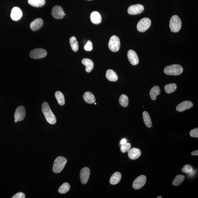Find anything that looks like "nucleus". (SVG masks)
<instances>
[{
  "instance_id": "1",
  "label": "nucleus",
  "mask_w": 198,
  "mask_h": 198,
  "mask_svg": "<svg viewBox=\"0 0 198 198\" xmlns=\"http://www.w3.org/2000/svg\"><path fill=\"white\" fill-rule=\"evenodd\" d=\"M42 111L46 120L49 124H54L56 122V119L53 113L48 104L44 102L42 105Z\"/></svg>"
},
{
  "instance_id": "2",
  "label": "nucleus",
  "mask_w": 198,
  "mask_h": 198,
  "mask_svg": "<svg viewBox=\"0 0 198 198\" xmlns=\"http://www.w3.org/2000/svg\"><path fill=\"white\" fill-rule=\"evenodd\" d=\"M164 72L167 75L177 76L182 73L183 68L181 65L178 64H173L167 66L164 69Z\"/></svg>"
},
{
  "instance_id": "3",
  "label": "nucleus",
  "mask_w": 198,
  "mask_h": 198,
  "mask_svg": "<svg viewBox=\"0 0 198 198\" xmlns=\"http://www.w3.org/2000/svg\"><path fill=\"white\" fill-rule=\"evenodd\" d=\"M67 160L63 156H58L55 160L53 164V170L55 173H60L65 166Z\"/></svg>"
},
{
  "instance_id": "4",
  "label": "nucleus",
  "mask_w": 198,
  "mask_h": 198,
  "mask_svg": "<svg viewBox=\"0 0 198 198\" xmlns=\"http://www.w3.org/2000/svg\"><path fill=\"white\" fill-rule=\"evenodd\" d=\"M182 22L180 18L177 15H174L170 18V27L171 32H177L180 30Z\"/></svg>"
},
{
  "instance_id": "5",
  "label": "nucleus",
  "mask_w": 198,
  "mask_h": 198,
  "mask_svg": "<svg viewBox=\"0 0 198 198\" xmlns=\"http://www.w3.org/2000/svg\"><path fill=\"white\" fill-rule=\"evenodd\" d=\"M108 47L112 52H117L119 50L120 47V42L118 36L113 35L111 37L108 43Z\"/></svg>"
},
{
  "instance_id": "6",
  "label": "nucleus",
  "mask_w": 198,
  "mask_h": 198,
  "mask_svg": "<svg viewBox=\"0 0 198 198\" xmlns=\"http://www.w3.org/2000/svg\"><path fill=\"white\" fill-rule=\"evenodd\" d=\"M151 25V21L148 18L141 19L137 24V29L139 32H144L149 28Z\"/></svg>"
},
{
  "instance_id": "7",
  "label": "nucleus",
  "mask_w": 198,
  "mask_h": 198,
  "mask_svg": "<svg viewBox=\"0 0 198 198\" xmlns=\"http://www.w3.org/2000/svg\"><path fill=\"white\" fill-rule=\"evenodd\" d=\"M47 51L45 50L42 48H38L31 51L29 54V56L31 58L37 59L44 58L47 56Z\"/></svg>"
},
{
  "instance_id": "8",
  "label": "nucleus",
  "mask_w": 198,
  "mask_h": 198,
  "mask_svg": "<svg viewBox=\"0 0 198 198\" xmlns=\"http://www.w3.org/2000/svg\"><path fill=\"white\" fill-rule=\"evenodd\" d=\"M146 181V178L145 175H141L138 177L134 181L133 187L135 189H139L144 186Z\"/></svg>"
},
{
  "instance_id": "9",
  "label": "nucleus",
  "mask_w": 198,
  "mask_h": 198,
  "mask_svg": "<svg viewBox=\"0 0 198 198\" xmlns=\"http://www.w3.org/2000/svg\"><path fill=\"white\" fill-rule=\"evenodd\" d=\"M144 10V6L141 4L133 5L128 9V13L131 15H137L141 13Z\"/></svg>"
},
{
  "instance_id": "10",
  "label": "nucleus",
  "mask_w": 198,
  "mask_h": 198,
  "mask_svg": "<svg viewBox=\"0 0 198 198\" xmlns=\"http://www.w3.org/2000/svg\"><path fill=\"white\" fill-rule=\"evenodd\" d=\"M51 14L53 17L56 19H61L65 15L62 7L58 5L53 7Z\"/></svg>"
},
{
  "instance_id": "11",
  "label": "nucleus",
  "mask_w": 198,
  "mask_h": 198,
  "mask_svg": "<svg viewBox=\"0 0 198 198\" xmlns=\"http://www.w3.org/2000/svg\"><path fill=\"white\" fill-rule=\"evenodd\" d=\"M25 116V109L23 106H18L16 108L14 115L15 120L21 121L24 120Z\"/></svg>"
},
{
  "instance_id": "12",
  "label": "nucleus",
  "mask_w": 198,
  "mask_h": 198,
  "mask_svg": "<svg viewBox=\"0 0 198 198\" xmlns=\"http://www.w3.org/2000/svg\"><path fill=\"white\" fill-rule=\"evenodd\" d=\"M90 175L89 168L87 167L82 168L80 172V178L82 184H85L89 179Z\"/></svg>"
},
{
  "instance_id": "13",
  "label": "nucleus",
  "mask_w": 198,
  "mask_h": 198,
  "mask_svg": "<svg viewBox=\"0 0 198 198\" xmlns=\"http://www.w3.org/2000/svg\"><path fill=\"white\" fill-rule=\"evenodd\" d=\"M127 57L128 60L132 65H136L138 64V57L136 53L133 50H130L128 51Z\"/></svg>"
},
{
  "instance_id": "14",
  "label": "nucleus",
  "mask_w": 198,
  "mask_h": 198,
  "mask_svg": "<svg viewBox=\"0 0 198 198\" xmlns=\"http://www.w3.org/2000/svg\"><path fill=\"white\" fill-rule=\"evenodd\" d=\"M193 106V104L190 101H184L181 103L176 107V109L179 112H183L189 109Z\"/></svg>"
},
{
  "instance_id": "15",
  "label": "nucleus",
  "mask_w": 198,
  "mask_h": 198,
  "mask_svg": "<svg viewBox=\"0 0 198 198\" xmlns=\"http://www.w3.org/2000/svg\"><path fill=\"white\" fill-rule=\"evenodd\" d=\"M22 15V11L19 7H15L13 8L10 14L11 17L13 20L18 21L21 18Z\"/></svg>"
},
{
  "instance_id": "16",
  "label": "nucleus",
  "mask_w": 198,
  "mask_h": 198,
  "mask_svg": "<svg viewBox=\"0 0 198 198\" xmlns=\"http://www.w3.org/2000/svg\"><path fill=\"white\" fill-rule=\"evenodd\" d=\"M141 155V152L140 150L137 148H132L128 151V157L131 160H135L138 158Z\"/></svg>"
},
{
  "instance_id": "17",
  "label": "nucleus",
  "mask_w": 198,
  "mask_h": 198,
  "mask_svg": "<svg viewBox=\"0 0 198 198\" xmlns=\"http://www.w3.org/2000/svg\"><path fill=\"white\" fill-rule=\"evenodd\" d=\"M43 24V20L40 18L35 19L30 24V28L33 31L38 30L42 27Z\"/></svg>"
},
{
  "instance_id": "18",
  "label": "nucleus",
  "mask_w": 198,
  "mask_h": 198,
  "mask_svg": "<svg viewBox=\"0 0 198 198\" xmlns=\"http://www.w3.org/2000/svg\"><path fill=\"white\" fill-rule=\"evenodd\" d=\"M91 21L95 24H99L102 21V17L101 14L97 11H94L90 15Z\"/></svg>"
},
{
  "instance_id": "19",
  "label": "nucleus",
  "mask_w": 198,
  "mask_h": 198,
  "mask_svg": "<svg viewBox=\"0 0 198 198\" xmlns=\"http://www.w3.org/2000/svg\"><path fill=\"white\" fill-rule=\"evenodd\" d=\"M82 63L86 66V71L88 73L91 72L94 66L92 61L89 58H84L82 60Z\"/></svg>"
},
{
  "instance_id": "20",
  "label": "nucleus",
  "mask_w": 198,
  "mask_h": 198,
  "mask_svg": "<svg viewBox=\"0 0 198 198\" xmlns=\"http://www.w3.org/2000/svg\"><path fill=\"white\" fill-rule=\"evenodd\" d=\"M106 76L108 80L111 82H116L118 80L116 73L112 69H108L106 71Z\"/></svg>"
},
{
  "instance_id": "21",
  "label": "nucleus",
  "mask_w": 198,
  "mask_h": 198,
  "mask_svg": "<svg viewBox=\"0 0 198 198\" xmlns=\"http://www.w3.org/2000/svg\"><path fill=\"white\" fill-rule=\"evenodd\" d=\"M160 93V89L159 86H156L152 87L150 90L149 94L152 100H155L156 99L157 95Z\"/></svg>"
},
{
  "instance_id": "22",
  "label": "nucleus",
  "mask_w": 198,
  "mask_h": 198,
  "mask_svg": "<svg viewBox=\"0 0 198 198\" xmlns=\"http://www.w3.org/2000/svg\"><path fill=\"white\" fill-rule=\"evenodd\" d=\"M122 175L120 172H116L114 173L110 178V183L111 184L115 185L118 183L121 179Z\"/></svg>"
},
{
  "instance_id": "23",
  "label": "nucleus",
  "mask_w": 198,
  "mask_h": 198,
  "mask_svg": "<svg viewBox=\"0 0 198 198\" xmlns=\"http://www.w3.org/2000/svg\"><path fill=\"white\" fill-rule=\"evenodd\" d=\"M83 98L86 102L89 104H93L95 101L94 95L90 92H86L84 94Z\"/></svg>"
},
{
  "instance_id": "24",
  "label": "nucleus",
  "mask_w": 198,
  "mask_h": 198,
  "mask_svg": "<svg viewBox=\"0 0 198 198\" xmlns=\"http://www.w3.org/2000/svg\"><path fill=\"white\" fill-rule=\"evenodd\" d=\"M143 117L145 124L147 127H151L152 126V122L151 118L147 112L144 111L143 113Z\"/></svg>"
},
{
  "instance_id": "25",
  "label": "nucleus",
  "mask_w": 198,
  "mask_h": 198,
  "mask_svg": "<svg viewBox=\"0 0 198 198\" xmlns=\"http://www.w3.org/2000/svg\"><path fill=\"white\" fill-rule=\"evenodd\" d=\"M70 44L72 50L74 52H76L79 49L78 42L76 40V38L75 36H72L70 38Z\"/></svg>"
},
{
  "instance_id": "26",
  "label": "nucleus",
  "mask_w": 198,
  "mask_h": 198,
  "mask_svg": "<svg viewBox=\"0 0 198 198\" xmlns=\"http://www.w3.org/2000/svg\"><path fill=\"white\" fill-rule=\"evenodd\" d=\"M55 97L58 104L61 105H64L65 103V97L63 93L60 91H57L55 93Z\"/></svg>"
},
{
  "instance_id": "27",
  "label": "nucleus",
  "mask_w": 198,
  "mask_h": 198,
  "mask_svg": "<svg viewBox=\"0 0 198 198\" xmlns=\"http://www.w3.org/2000/svg\"><path fill=\"white\" fill-rule=\"evenodd\" d=\"M28 2L32 6L39 7L45 5V0H28Z\"/></svg>"
},
{
  "instance_id": "28",
  "label": "nucleus",
  "mask_w": 198,
  "mask_h": 198,
  "mask_svg": "<svg viewBox=\"0 0 198 198\" xmlns=\"http://www.w3.org/2000/svg\"><path fill=\"white\" fill-rule=\"evenodd\" d=\"M164 89L167 93L170 94L176 90L177 89V86L174 83L169 84L165 85Z\"/></svg>"
},
{
  "instance_id": "29",
  "label": "nucleus",
  "mask_w": 198,
  "mask_h": 198,
  "mask_svg": "<svg viewBox=\"0 0 198 198\" xmlns=\"http://www.w3.org/2000/svg\"><path fill=\"white\" fill-rule=\"evenodd\" d=\"M185 177L184 175H177L174 181L172 182V185L175 186H179L184 181Z\"/></svg>"
},
{
  "instance_id": "30",
  "label": "nucleus",
  "mask_w": 198,
  "mask_h": 198,
  "mask_svg": "<svg viewBox=\"0 0 198 198\" xmlns=\"http://www.w3.org/2000/svg\"><path fill=\"white\" fill-rule=\"evenodd\" d=\"M70 189V186L68 183L65 182L60 186L58 189V192L61 194H65L69 191Z\"/></svg>"
},
{
  "instance_id": "31",
  "label": "nucleus",
  "mask_w": 198,
  "mask_h": 198,
  "mask_svg": "<svg viewBox=\"0 0 198 198\" xmlns=\"http://www.w3.org/2000/svg\"><path fill=\"white\" fill-rule=\"evenodd\" d=\"M119 102L121 106L123 107H126L128 105V98L126 95L122 94L119 98Z\"/></svg>"
},
{
  "instance_id": "32",
  "label": "nucleus",
  "mask_w": 198,
  "mask_h": 198,
  "mask_svg": "<svg viewBox=\"0 0 198 198\" xmlns=\"http://www.w3.org/2000/svg\"><path fill=\"white\" fill-rule=\"evenodd\" d=\"M131 145L129 143H126V144L122 145L121 146L120 149L123 153H125L128 152L131 148Z\"/></svg>"
},
{
  "instance_id": "33",
  "label": "nucleus",
  "mask_w": 198,
  "mask_h": 198,
  "mask_svg": "<svg viewBox=\"0 0 198 198\" xmlns=\"http://www.w3.org/2000/svg\"><path fill=\"white\" fill-rule=\"evenodd\" d=\"M84 50L86 51H91L93 49L92 42L90 40H89L84 46Z\"/></svg>"
},
{
  "instance_id": "34",
  "label": "nucleus",
  "mask_w": 198,
  "mask_h": 198,
  "mask_svg": "<svg viewBox=\"0 0 198 198\" xmlns=\"http://www.w3.org/2000/svg\"><path fill=\"white\" fill-rule=\"evenodd\" d=\"M193 169V167L191 166H190V165L187 164L185 165L183 167L182 170L183 172L188 174L191 171H192Z\"/></svg>"
},
{
  "instance_id": "35",
  "label": "nucleus",
  "mask_w": 198,
  "mask_h": 198,
  "mask_svg": "<svg viewBox=\"0 0 198 198\" xmlns=\"http://www.w3.org/2000/svg\"><path fill=\"white\" fill-rule=\"evenodd\" d=\"M190 134L191 137L194 138L198 137V128L193 129L190 131Z\"/></svg>"
},
{
  "instance_id": "36",
  "label": "nucleus",
  "mask_w": 198,
  "mask_h": 198,
  "mask_svg": "<svg viewBox=\"0 0 198 198\" xmlns=\"http://www.w3.org/2000/svg\"><path fill=\"white\" fill-rule=\"evenodd\" d=\"M25 198V194L22 192H18L16 194L12 197V198Z\"/></svg>"
},
{
  "instance_id": "37",
  "label": "nucleus",
  "mask_w": 198,
  "mask_h": 198,
  "mask_svg": "<svg viewBox=\"0 0 198 198\" xmlns=\"http://www.w3.org/2000/svg\"><path fill=\"white\" fill-rule=\"evenodd\" d=\"M127 142V139L125 138H124L121 141H120V144L121 145H123L125 144H126V143Z\"/></svg>"
},
{
  "instance_id": "38",
  "label": "nucleus",
  "mask_w": 198,
  "mask_h": 198,
  "mask_svg": "<svg viewBox=\"0 0 198 198\" xmlns=\"http://www.w3.org/2000/svg\"><path fill=\"white\" fill-rule=\"evenodd\" d=\"M191 155L193 156H198V150H196L195 151L192 152L191 153Z\"/></svg>"
},
{
  "instance_id": "39",
  "label": "nucleus",
  "mask_w": 198,
  "mask_h": 198,
  "mask_svg": "<svg viewBox=\"0 0 198 198\" xmlns=\"http://www.w3.org/2000/svg\"><path fill=\"white\" fill-rule=\"evenodd\" d=\"M188 174L190 176H193L194 175V174H195V170L193 169L192 171H191Z\"/></svg>"
},
{
  "instance_id": "40",
  "label": "nucleus",
  "mask_w": 198,
  "mask_h": 198,
  "mask_svg": "<svg viewBox=\"0 0 198 198\" xmlns=\"http://www.w3.org/2000/svg\"><path fill=\"white\" fill-rule=\"evenodd\" d=\"M157 198H162V197H161V196H158V197H157Z\"/></svg>"
},
{
  "instance_id": "41",
  "label": "nucleus",
  "mask_w": 198,
  "mask_h": 198,
  "mask_svg": "<svg viewBox=\"0 0 198 198\" xmlns=\"http://www.w3.org/2000/svg\"><path fill=\"white\" fill-rule=\"evenodd\" d=\"M18 122L17 121H16V120H14V122H16H16Z\"/></svg>"
},
{
  "instance_id": "42",
  "label": "nucleus",
  "mask_w": 198,
  "mask_h": 198,
  "mask_svg": "<svg viewBox=\"0 0 198 198\" xmlns=\"http://www.w3.org/2000/svg\"><path fill=\"white\" fill-rule=\"evenodd\" d=\"M94 104H95V105H96V104H97V103H96L94 102Z\"/></svg>"
},
{
  "instance_id": "43",
  "label": "nucleus",
  "mask_w": 198,
  "mask_h": 198,
  "mask_svg": "<svg viewBox=\"0 0 198 198\" xmlns=\"http://www.w3.org/2000/svg\"><path fill=\"white\" fill-rule=\"evenodd\" d=\"M89 1H91V0H89Z\"/></svg>"
}]
</instances>
